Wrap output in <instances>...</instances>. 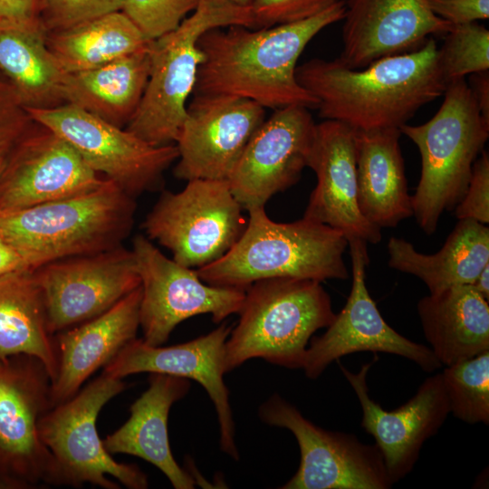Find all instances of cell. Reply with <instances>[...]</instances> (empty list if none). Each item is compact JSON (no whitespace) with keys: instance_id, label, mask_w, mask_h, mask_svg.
<instances>
[{"instance_id":"obj_1","label":"cell","mask_w":489,"mask_h":489,"mask_svg":"<svg viewBox=\"0 0 489 489\" xmlns=\"http://www.w3.org/2000/svg\"><path fill=\"white\" fill-rule=\"evenodd\" d=\"M339 0L303 21L251 29H211L198 39L203 53L194 94H227L252 100L264 109L299 105L317 109L318 100L297 81V62L312 39L343 20Z\"/></svg>"},{"instance_id":"obj_2","label":"cell","mask_w":489,"mask_h":489,"mask_svg":"<svg viewBox=\"0 0 489 489\" xmlns=\"http://www.w3.org/2000/svg\"><path fill=\"white\" fill-rule=\"evenodd\" d=\"M296 78L318 100L321 118L356 131L399 129L446 88L433 38L361 69L348 68L338 58L312 59L297 66Z\"/></svg>"},{"instance_id":"obj_3","label":"cell","mask_w":489,"mask_h":489,"mask_svg":"<svg viewBox=\"0 0 489 489\" xmlns=\"http://www.w3.org/2000/svg\"><path fill=\"white\" fill-rule=\"evenodd\" d=\"M135 212V198L106 178L86 193L0 212V236L35 270L56 260L122 245Z\"/></svg>"},{"instance_id":"obj_4","label":"cell","mask_w":489,"mask_h":489,"mask_svg":"<svg viewBox=\"0 0 489 489\" xmlns=\"http://www.w3.org/2000/svg\"><path fill=\"white\" fill-rule=\"evenodd\" d=\"M247 212L245 229L234 246L196 270L204 283L245 291L254 282L269 278L323 282L349 277L343 260L348 241L339 230L304 217L275 222L264 207Z\"/></svg>"},{"instance_id":"obj_5","label":"cell","mask_w":489,"mask_h":489,"mask_svg":"<svg viewBox=\"0 0 489 489\" xmlns=\"http://www.w3.org/2000/svg\"><path fill=\"white\" fill-rule=\"evenodd\" d=\"M238 314L225 342V373L254 358L302 369L310 339L335 317L321 282L297 278L254 282L245 289Z\"/></svg>"},{"instance_id":"obj_6","label":"cell","mask_w":489,"mask_h":489,"mask_svg":"<svg viewBox=\"0 0 489 489\" xmlns=\"http://www.w3.org/2000/svg\"><path fill=\"white\" fill-rule=\"evenodd\" d=\"M408 137L421 156V175L411 197L419 227L436 232L440 216L463 198L476 158L489 138V122L482 116L465 79L446 85L437 112L426 123L405 124Z\"/></svg>"},{"instance_id":"obj_7","label":"cell","mask_w":489,"mask_h":489,"mask_svg":"<svg viewBox=\"0 0 489 489\" xmlns=\"http://www.w3.org/2000/svg\"><path fill=\"white\" fill-rule=\"evenodd\" d=\"M234 25L253 28L250 7L198 0L193 14L174 31L150 41L149 81L125 129L155 146L175 144L203 61L198 39L211 29Z\"/></svg>"},{"instance_id":"obj_8","label":"cell","mask_w":489,"mask_h":489,"mask_svg":"<svg viewBox=\"0 0 489 489\" xmlns=\"http://www.w3.org/2000/svg\"><path fill=\"white\" fill-rule=\"evenodd\" d=\"M127 388L122 379L103 372L70 399L48 409L38 423L39 436L52 455L50 485L103 489L149 487L136 465L119 463L105 449L96 422L101 408Z\"/></svg>"},{"instance_id":"obj_9","label":"cell","mask_w":489,"mask_h":489,"mask_svg":"<svg viewBox=\"0 0 489 489\" xmlns=\"http://www.w3.org/2000/svg\"><path fill=\"white\" fill-rule=\"evenodd\" d=\"M227 180L192 179L177 193L165 191L148 214L147 237L168 248L173 260L200 268L225 255L247 221Z\"/></svg>"},{"instance_id":"obj_10","label":"cell","mask_w":489,"mask_h":489,"mask_svg":"<svg viewBox=\"0 0 489 489\" xmlns=\"http://www.w3.org/2000/svg\"><path fill=\"white\" fill-rule=\"evenodd\" d=\"M25 110L33 121L64 139L91 169L134 198L158 189L165 170L178 158L176 144H149L70 103Z\"/></svg>"},{"instance_id":"obj_11","label":"cell","mask_w":489,"mask_h":489,"mask_svg":"<svg viewBox=\"0 0 489 489\" xmlns=\"http://www.w3.org/2000/svg\"><path fill=\"white\" fill-rule=\"evenodd\" d=\"M51 377L36 357H0V488L50 485L53 461L38 423L51 408Z\"/></svg>"},{"instance_id":"obj_12","label":"cell","mask_w":489,"mask_h":489,"mask_svg":"<svg viewBox=\"0 0 489 489\" xmlns=\"http://www.w3.org/2000/svg\"><path fill=\"white\" fill-rule=\"evenodd\" d=\"M258 414L263 422L290 430L300 447L299 468L283 489H388L393 485L375 444L314 425L277 394L260 406Z\"/></svg>"},{"instance_id":"obj_13","label":"cell","mask_w":489,"mask_h":489,"mask_svg":"<svg viewBox=\"0 0 489 489\" xmlns=\"http://www.w3.org/2000/svg\"><path fill=\"white\" fill-rule=\"evenodd\" d=\"M140 278L139 326L142 340L151 346L165 343L183 321L210 314L215 323L238 313L245 291L204 283L192 268L165 256L143 235L131 249Z\"/></svg>"},{"instance_id":"obj_14","label":"cell","mask_w":489,"mask_h":489,"mask_svg":"<svg viewBox=\"0 0 489 489\" xmlns=\"http://www.w3.org/2000/svg\"><path fill=\"white\" fill-rule=\"evenodd\" d=\"M34 273L53 335L101 314L140 285L133 253L122 245L56 260Z\"/></svg>"},{"instance_id":"obj_15","label":"cell","mask_w":489,"mask_h":489,"mask_svg":"<svg viewBox=\"0 0 489 489\" xmlns=\"http://www.w3.org/2000/svg\"><path fill=\"white\" fill-rule=\"evenodd\" d=\"M367 244L360 239L348 242L352 271L350 293L326 331L313 337L307 347L302 369L309 379L319 378L334 360L359 351L401 356L429 373L442 367L429 347L404 337L381 316L366 286L365 269L369 263Z\"/></svg>"},{"instance_id":"obj_16","label":"cell","mask_w":489,"mask_h":489,"mask_svg":"<svg viewBox=\"0 0 489 489\" xmlns=\"http://www.w3.org/2000/svg\"><path fill=\"white\" fill-rule=\"evenodd\" d=\"M264 120V108L252 100L194 94L175 143L179 158L174 169L176 177L227 180Z\"/></svg>"},{"instance_id":"obj_17","label":"cell","mask_w":489,"mask_h":489,"mask_svg":"<svg viewBox=\"0 0 489 489\" xmlns=\"http://www.w3.org/2000/svg\"><path fill=\"white\" fill-rule=\"evenodd\" d=\"M316 124L303 106L275 110L253 134L227 182L243 209L264 207L308 167Z\"/></svg>"},{"instance_id":"obj_18","label":"cell","mask_w":489,"mask_h":489,"mask_svg":"<svg viewBox=\"0 0 489 489\" xmlns=\"http://www.w3.org/2000/svg\"><path fill=\"white\" fill-rule=\"evenodd\" d=\"M30 128L11 148L0 174V212L80 195L105 180L47 128Z\"/></svg>"},{"instance_id":"obj_19","label":"cell","mask_w":489,"mask_h":489,"mask_svg":"<svg viewBox=\"0 0 489 489\" xmlns=\"http://www.w3.org/2000/svg\"><path fill=\"white\" fill-rule=\"evenodd\" d=\"M373 360L357 373L340 364L360 404L361 427L375 439L392 483L413 469L424 443L434 436L450 414L441 373L428 377L407 403L387 411L369 393L367 375Z\"/></svg>"},{"instance_id":"obj_20","label":"cell","mask_w":489,"mask_h":489,"mask_svg":"<svg viewBox=\"0 0 489 489\" xmlns=\"http://www.w3.org/2000/svg\"><path fill=\"white\" fill-rule=\"evenodd\" d=\"M232 328L224 323L207 334L168 347L151 346L135 338L103 367L102 372L118 379L149 372L196 380L215 406L221 450L238 460L229 391L224 381L225 342Z\"/></svg>"},{"instance_id":"obj_21","label":"cell","mask_w":489,"mask_h":489,"mask_svg":"<svg viewBox=\"0 0 489 489\" xmlns=\"http://www.w3.org/2000/svg\"><path fill=\"white\" fill-rule=\"evenodd\" d=\"M308 167L317 184L303 217L339 230L348 242L379 243L381 229L369 223L358 206L355 130L332 120L316 124Z\"/></svg>"},{"instance_id":"obj_22","label":"cell","mask_w":489,"mask_h":489,"mask_svg":"<svg viewBox=\"0 0 489 489\" xmlns=\"http://www.w3.org/2000/svg\"><path fill=\"white\" fill-rule=\"evenodd\" d=\"M345 5L338 59L350 69L416 50L428 35L446 34L454 26L434 14L426 0H347Z\"/></svg>"},{"instance_id":"obj_23","label":"cell","mask_w":489,"mask_h":489,"mask_svg":"<svg viewBox=\"0 0 489 489\" xmlns=\"http://www.w3.org/2000/svg\"><path fill=\"white\" fill-rule=\"evenodd\" d=\"M140 285L101 314L54 335L58 369L51 382V408L72 398L100 368L136 338Z\"/></svg>"},{"instance_id":"obj_24","label":"cell","mask_w":489,"mask_h":489,"mask_svg":"<svg viewBox=\"0 0 489 489\" xmlns=\"http://www.w3.org/2000/svg\"><path fill=\"white\" fill-rule=\"evenodd\" d=\"M190 388L188 379L150 373L149 388L129 408V419L102 440L109 454H127L158 467L176 489H192L195 481L175 460L169 446L168 418L172 405Z\"/></svg>"},{"instance_id":"obj_25","label":"cell","mask_w":489,"mask_h":489,"mask_svg":"<svg viewBox=\"0 0 489 489\" xmlns=\"http://www.w3.org/2000/svg\"><path fill=\"white\" fill-rule=\"evenodd\" d=\"M398 129L355 130L357 201L372 225L394 227L413 216Z\"/></svg>"},{"instance_id":"obj_26","label":"cell","mask_w":489,"mask_h":489,"mask_svg":"<svg viewBox=\"0 0 489 489\" xmlns=\"http://www.w3.org/2000/svg\"><path fill=\"white\" fill-rule=\"evenodd\" d=\"M417 313L427 341L442 365L489 350V305L471 284L423 297Z\"/></svg>"},{"instance_id":"obj_27","label":"cell","mask_w":489,"mask_h":489,"mask_svg":"<svg viewBox=\"0 0 489 489\" xmlns=\"http://www.w3.org/2000/svg\"><path fill=\"white\" fill-rule=\"evenodd\" d=\"M388 253L390 268L417 276L435 294L473 283L489 264V228L472 219H460L434 254L419 253L409 242L394 236L388 242Z\"/></svg>"},{"instance_id":"obj_28","label":"cell","mask_w":489,"mask_h":489,"mask_svg":"<svg viewBox=\"0 0 489 489\" xmlns=\"http://www.w3.org/2000/svg\"><path fill=\"white\" fill-rule=\"evenodd\" d=\"M149 71V43L101 66L66 73L64 101L122 128L139 105Z\"/></svg>"},{"instance_id":"obj_29","label":"cell","mask_w":489,"mask_h":489,"mask_svg":"<svg viewBox=\"0 0 489 489\" xmlns=\"http://www.w3.org/2000/svg\"><path fill=\"white\" fill-rule=\"evenodd\" d=\"M46 36L39 17L20 24L0 22V72L26 108L65 103L66 72L50 52Z\"/></svg>"},{"instance_id":"obj_30","label":"cell","mask_w":489,"mask_h":489,"mask_svg":"<svg viewBox=\"0 0 489 489\" xmlns=\"http://www.w3.org/2000/svg\"><path fill=\"white\" fill-rule=\"evenodd\" d=\"M38 358L54 379L58 369L54 335L47 325L42 292L34 270L0 276V357Z\"/></svg>"},{"instance_id":"obj_31","label":"cell","mask_w":489,"mask_h":489,"mask_svg":"<svg viewBox=\"0 0 489 489\" xmlns=\"http://www.w3.org/2000/svg\"><path fill=\"white\" fill-rule=\"evenodd\" d=\"M149 42L120 10L46 36L50 52L66 73L101 66Z\"/></svg>"},{"instance_id":"obj_32","label":"cell","mask_w":489,"mask_h":489,"mask_svg":"<svg viewBox=\"0 0 489 489\" xmlns=\"http://www.w3.org/2000/svg\"><path fill=\"white\" fill-rule=\"evenodd\" d=\"M450 413L468 424L489 423V350L441 372Z\"/></svg>"},{"instance_id":"obj_33","label":"cell","mask_w":489,"mask_h":489,"mask_svg":"<svg viewBox=\"0 0 489 489\" xmlns=\"http://www.w3.org/2000/svg\"><path fill=\"white\" fill-rule=\"evenodd\" d=\"M438 63L446 85L489 69V31L474 23L454 25L438 48Z\"/></svg>"},{"instance_id":"obj_34","label":"cell","mask_w":489,"mask_h":489,"mask_svg":"<svg viewBox=\"0 0 489 489\" xmlns=\"http://www.w3.org/2000/svg\"><path fill=\"white\" fill-rule=\"evenodd\" d=\"M198 0H122L120 11L148 41L174 31Z\"/></svg>"},{"instance_id":"obj_35","label":"cell","mask_w":489,"mask_h":489,"mask_svg":"<svg viewBox=\"0 0 489 489\" xmlns=\"http://www.w3.org/2000/svg\"><path fill=\"white\" fill-rule=\"evenodd\" d=\"M122 0H38V16L47 31L65 30L120 11Z\"/></svg>"},{"instance_id":"obj_36","label":"cell","mask_w":489,"mask_h":489,"mask_svg":"<svg viewBox=\"0 0 489 489\" xmlns=\"http://www.w3.org/2000/svg\"><path fill=\"white\" fill-rule=\"evenodd\" d=\"M339 0H253V28H269L312 17Z\"/></svg>"},{"instance_id":"obj_37","label":"cell","mask_w":489,"mask_h":489,"mask_svg":"<svg viewBox=\"0 0 489 489\" xmlns=\"http://www.w3.org/2000/svg\"><path fill=\"white\" fill-rule=\"evenodd\" d=\"M455 208L458 220L489 223V156L485 150L475 161L466 191Z\"/></svg>"},{"instance_id":"obj_38","label":"cell","mask_w":489,"mask_h":489,"mask_svg":"<svg viewBox=\"0 0 489 489\" xmlns=\"http://www.w3.org/2000/svg\"><path fill=\"white\" fill-rule=\"evenodd\" d=\"M32 121L14 88L0 77V142H15Z\"/></svg>"},{"instance_id":"obj_39","label":"cell","mask_w":489,"mask_h":489,"mask_svg":"<svg viewBox=\"0 0 489 489\" xmlns=\"http://www.w3.org/2000/svg\"><path fill=\"white\" fill-rule=\"evenodd\" d=\"M431 12L453 25L485 20L489 0H426Z\"/></svg>"},{"instance_id":"obj_40","label":"cell","mask_w":489,"mask_h":489,"mask_svg":"<svg viewBox=\"0 0 489 489\" xmlns=\"http://www.w3.org/2000/svg\"><path fill=\"white\" fill-rule=\"evenodd\" d=\"M38 16V0H0V22L20 24Z\"/></svg>"},{"instance_id":"obj_41","label":"cell","mask_w":489,"mask_h":489,"mask_svg":"<svg viewBox=\"0 0 489 489\" xmlns=\"http://www.w3.org/2000/svg\"><path fill=\"white\" fill-rule=\"evenodd\" d=\"M470 87L483 118L489 122V73L488 71L470 74Z\"/></svg>"},{"instance_id":"obj_42","label":"cell","mask_w":489,"mask_h":489,"mask_svg":"<svg viewBox=\"0 0 489 489\" xmlns=\"http://www.w3.org/2000/svg\"><path fill=\"white\" fill-rule=\"evenodd\" d=\"M30 270L20 253L0 236V276Z\"/></svg>"},{"instance_id":"obj_43","label":"cell","mask_w":489,"mask_h":489,"mask_svg":"<svg viewBox=\"0 0 489 489\" xmlns=\"http://www.w3.org/2000/svg\"><path fill=\"white\" fill-rule=\"evenodd\" d=\"M486 301L489 300V264H487L471 284Z\"/></svg>"},{"instance_id":"obj_44","label":"cell","mask_w":489,"mask_h":489,"mask_svg":"<svg viewBox=\"0 0 489 489\" xmlns=\"http://www.w3.org/2000/svg\"><path fill=\"white\" fill-rule=\"evenodd\" d=\"M14 142H0V174L5 166L7 155Z\"/></svg>"},{"instance_id":"obj_45","label":"cell","mask_w":489,"mask_h":489,"mask_svg":"<svg viewBox=\"0 0 489 489\" xmlns=\"http://www.w3.org/2000/svg\"><path fill=\"white\" fill-rule=\"evenodd\" d=\"M241 7H250L253 0H222Z\"/></svg>"}]
</instances>
